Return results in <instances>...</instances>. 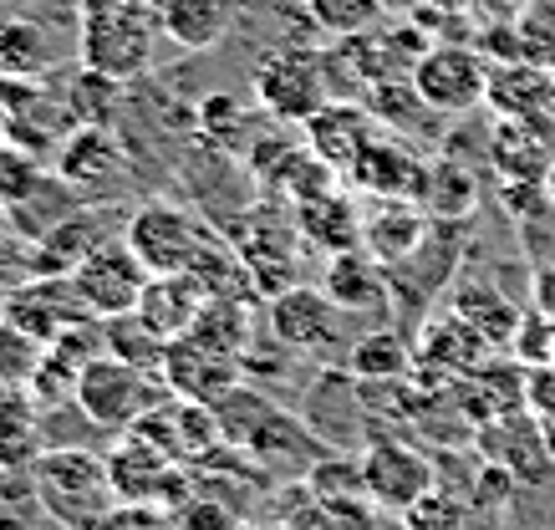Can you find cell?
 I'll list each match as a JSON object with an SVG mask.
<instances>
[{
  "mask_svg": "<svg viewBox=\"0 0 555 530\" xmlns=\"http://www.w3.org/2000/svg\"><path fill=\"white\" fill-rule=\"evenodd\" d=\"M545 199L555 205V154H551V169H545Z\"/></svg>",
  "mask_w": 555,
  "mask_h": 530,
  "instance_id": "obj_39",
  "label": "cell"
},
{
  "mask_svg": "<svg viewBox=\"0 0 555 530\" xmlns=\"http://www.w3.org/2000/svg\"><path fill=\"white\" fill-rule=\"evenodd\" d=\"M489 77L494 72L485 67V56L474 47H423V56L408 72L418 103L434 107V113H469V107H479L489 98Z\"/></svg>",
  "mask_w": 555,
  "mask_h": 530,
  "instance_id": "obj_8",
  "label": "cell"
},
{
  "mask_svg": "<svg viewBox=\"0 0 555 530\" xmlns=\"http://www.w3.org/2000/svg\"><path fill=\"white\" fill-rule=\"evenodd\" d=\"M5 122H11V103H5V77H0V143H5Z\"/></svg>",
  "mask_w": 555,
  "mask_h": 530,
  "instance_id": "obj_38",
  "label": "cell"
},
{
  "mask_svg": "<svg viewBox=\"0 0 555 530\" xmlns=\"http://www.w3.org/2000/svg\"><path fill=\"white\" fill-rule=\"evenodd\" d=\"M92 530H169V515L158 510L153 500H118Z\"/></svg>",
  "mask_w": 555,
  "mask_h": 530,
  "instance_id": "obj_35",
  "label": "cell"
},
{
  "mask_svg": "<svg viewBox=\"0 0 555 530\" xmlns=\"http://www.w3.org/2000/svg\"><path fill=\"white\" fill-rule=\"evenodd\" d=\"M306 16L317 21L326 36H367L387 16L383 0H306Z\"/></svg>",
  "mask_w": 555,
  "mask_h": 530,
  "instance_id": "obj_32",
  "label": "cell"
},
{
  "mask_svg": "<svg viewBox=\"0 0 555 530\" xmlns=\"http://www.w3.org/2000/svg\"><path fill=\"white\" fill-rule=\"evenodd\" d=\"M62 98H67V113L77 128H113V122H118V107H122V77L82 67L67 82Z\"/></svg>",
  "mask_w": 555,
  "mask_h": 530,
  "instance_id": "obj_28",
  "label": "cell"
},
{
  "mask_svg": "<svg viewBox=\"0 0 555 530\" xmlns=\"http://www.w3.org/2000/svg\"><path fill=\"white\" fill-rule=\"evenodd\" d=\"M479 490H485V495H474V505H479V510H500V505H505V495L515 490V475H509L505 464H485Z\"/></svg>",
  "mask_w": 555,
  "mask_h": 530,
  "instance_id": "obj_36",
  "label": "cell"
},
{
  "mask_svg": "<svg viewBox=\"0 0 555 530\" xmlns=\"http://www.w3.org/2000/svg\"><path fill=\"white\" fill-rule=\"evenodd\" d=\"M321 292L332 296L347 316H372V311H383L392 301V271L357 245V250H341V256L326 260Z\"/></svg>",
  "mask_w": 555,
  "mask_h": 530,
  "instance_id": "obj_16",
  "label": "cell"
},
{
  "mask_svg": "<svg viewBox=\"0 0 555 530\" xmlns=\"http://www.w3.org/2000/svg\"><path fill=\"white\" fill-rule=\"evenodd\" d=\"M347 311L332 301L326 292H311V286H291V292L270 296V337L291 352H337L347 342V326H341Z\"/></svg>",
  "mask_w": 555,
  "mask_h": 530,
  "instance_id": "obj_10",
  "label": "cell"
},
{
  "mask_svg": "<svg viewBox=\"0 0 555 530\" xmlns=\"http://www.w3.org/2000/svg\"><path fill=\"white\" fill-rule=\"evenodd\" d=\"M82 209V194L67 184V179H56V173H47L41 179V189H36L31 199H21L16 209H5L11 215V224L21 230V240L26 245H36V240L47 235V230H56L62 220H72Z\"/></svg>",
  "mask_w": 555,
  "mask_h": 530,
  "instance_id": "obj_26",
  "label": "cell"
},
{
  "mask_svg": "<svg viewBox=\"0 0 555 530\" xmlns=\"http://www.w3.org/2000/svg\"><path fill=\"white\" fill-rule=\"evenodd\" d=\"M357 464H362V490H367V500L377 510H392V515H408L438 484L434 460L418 454L413 444H403V439H377Z\"/></svg>",
  "mask_w": 555,
  "mask_h": 530,
  "instance_id": "obj_9",
  "label": "cell"
},
{
  "mask_svg": "<svg viewBox=\"0 0 555 530\" xmlns=\"http://www.w3.org/2000/svg\"><path fill=\"white\" fill-rule=\"evenodd\" d=\"M362 209L347 199V194H321V199H311V205H301V240H311L317 250H326V256H341V250H357L362 245Z\"/></svg>",
  "mask_w": 555,
  "mask_h": 530,
  "instance_id": "obj_24",
  "label": "cell"
},
{
  "mask_svg": "<svg viewBox=\"0 0 555 530\" xmlns=\"http://www.w3.org/2000/svg\"><path fill=\"white\" fill-rule=\"evenodd\" d=\"M47 179V158L21 148V143H0V209H16L21 199H31Z\"/></svg>",
  "mask_w": 555,
  "mask_h": 530,
  "instance_id": "obj_31",
  "label": "cell"
},
{
  "mask_svg": "<svg viewBox=\"0 0 555 530\" xmlns=\"http://www.w3.org/2000/svg\"><path fill=\"white\" fill-rule=\"evenodd\" d=\"M215 296L204 292V281L194 271H179V275H149V292L138 301V316L164 337V342H179L194 332V322L204 316Z\"/></svg>",
  "mask_w": 555,
  "mask_h": 530,
  "instance_id": "obj_17",
  "label": "cell"
},
{
  "mask_svg": "<svg viewBox=\"0 0 555 530\" xmlns=\"http://www.w3.org/2000/svg\"><path fill=\"white\" fill-rule=\"evenodd\" d=\"M270 530H286V526H270Z\"/></svg>",
  "mask_w": 555,
  "mask_h": 530,
  "instance_id": "obj_40",
  "label": "cell"
},
{
  "mask_svg": "<svg viewBox=\"0 0 555 530\" xmlns=\"http://www.w3.org/2000/svg\"><path fill=\"white\" fill-rule=\"evenodd\" d=\"M347 367L352 377H367V383H398V377L413 373V347H408L403 332H367L357 337L352 352H347Z\"/></svg>",
  "mask_w": 555,
  "mask_h": 530,
  "instance_id": "obj_29",
  "label": "cell"
},
{
  "mask_svg": "<svg viewBox=\"0 0 555 530\" xmlns=\"http://www.w3.org/2000/svg\"><path fill=\"white\" fill-rule=\"evenodd\" d=\"M454 311L494 347V352H500V347H515V337H520V311L509 307L505 292H494V286L479 281V275H464V281H459Z\"/></svg>",
  "mask_w": 555,
  "mask_h": 530,
  "instance_id": "obj_22",
  "label": "cell"
},
{
  "mask_svg": "<svg viewBox=\"0 0 555 530\" xmlns=\"http://www.w3.org/2000/svg\"><path fill=\"white\" fill-rule=\"evenodd\" d=\"M51 164H56V179H67L82 199L87 194H107L128 173V158H122L118 138L107 133V128H72Z\"/></svg>",
  "mask_w": 555,
  "mask_h": 530,
  "instance_id": "obj_13",
  "label": "cell"
},
{
  "mask_svg": "<svg viewBox=\"0 0 555 530\" xmlns=\"http://www.w3.org/2000/svg\"><path fill=\"white\" fill-rule=\"evenodd\" d=\"M77 409L92 428H107V434H128V428L143 418L149 409V373H138L133 362L113 358V352H98L77 373Z\"/></svg>",
  "mask_w": 555,
  "mask_h": 530,
  "instance_id": "obj_5",
  "label": "cell"
},
{
  "mask_svg": "<svg viewBox=\"0 0 555 530\" xmlns=\"http://www.w3.org/2000/svg\"><path fill=\"white\" fill-rule=\"evenodd\" d=\"M224 0H158V31L179 52H209L224 36Z\"/></svg>",
  "mask_w": 555,
  "mask_h": 530,
  "instance_id": "obj_25",
  "label": "cell"
},
{
  "mask_svg": "<svg viewBox=\"0 0 555 530\" xmlns=\"http://www.w3.org/2000/svg\"><path fill=\"white\" fill-rule=\"evenodd\" d=\"M306 128V148L321 158V164H332L337 173H347L362 158L372 138H377V118H372L367 103H326L321 113L301 122Z\"/></svg>",
  "mask_w": 555,
  "mask_h": 530,
  "instance_id": "obj_14",
  "label": "cell"
},
{
  "mask_svg": "<svg viewBox=\"0 0 555 530\" xmlns=\"http://www.w3.org/2000/svg\"><path fill=\"white\" fill-rule=\"evenodd\" d=\"M240 367H245V362L224 358V352H209V347L194 342V337H179V342H169V352H164L158 377L169 383L173 398H189V403H219L230 388H240Z\"/></svg>",
  "mask_w": 555,
  "mask_h": 530,
  "instance_id": "obj_11",
  "label": "cell"
},
{
  "mask_svg": "<svg viewBox=\"0 0 555 530\" xmlns=\"http://www.w3.org/2000/svg\"><path fill=\"white\" fill-rule=\"evenodd\" d=\"M31 484L41 510L51 520H62L67 530H92L118 505L107 454H92V449H47L31 469Z\"/></svg>",
  "mask_w": 555,
  "mask_h": 530,
  "instance_id": "obj_1",
  "label": "cell"
},
{
  "mask_svg": "<svg viewBox=\"0 0 555 530\" xmlns=\"http://www.w3.org/2000/svg\"><path fill=\"white\" fill-rule=\"evenodd\" d=\"M122 240H128V250L149 266V275H179V271H194L199 250L215 235L179 205H138L133 215H128Z\"/></svg>",
  "mask_w": 555,
  "mask_h": 530,
  "instance_id": "obj_4",
  "label": "cell"
},
{
  "mask_svg": "<svg viewBox=\"0 0 555 530\" xmlns=\"http://www.w3.org/2000/svg\"><path fill=\"white\" fill-rule=\"evenodd\" d=\"M82 322H98V316L82 307L72 275H31L26 286H11L5 307H0V326H11L16 337H26L36 347H51L62 332Z\"/></svg>",
  "mask_w": 555,
  "mask_h": 530,
  "instance_id": "obj_6",
  "label": "cell"
},
{
  "mask_svg": "<svg viewBox=\"0 0 555 530\" xmlns=\"http://www.w3.org/2000/svg\"><path fill=\"white\" fill-rule=\"evenodd\" d=\"M489 154L505 169L509 184H545V169H551L555 154V122H545V113L535 118H505L494 133H489Z\"/></svg>",
  "mask_w": 555,
  "mask_h": 530,
  "instance_id": "obj_19",
  "label": "cell"
},
{
  "mask_svg": "<svg viewBox=\"0 0 555 530\" xmlns=\"http://www.w3.org/2000/svg\"><path fill=\"white\" fill-rule=\"evenodd\" d=\"M158 0H118L82 16V67H98L107 77H138L153 62L158 41Z\"/></svg>",
  "mask_w": 555,
  "mask_h": 530,
  "instance_id": "obj_2",
  "label": "cell"
},
{
  "mask_svg": "<svg viewBox=\"0 0 555 530\" xmlns=\"http://www.w3.org/2000/svg\"><path fill=\"white\" fill-rule=\"evenodd\" d=\"M169 530H245V520L235 505H224V495H199L169 515Z\"/></svg>",
  "mask_w": 555,
  "mask_h": 530,
  "instance_id": "obj_33",
  "label": "cell"
},
{
  "mask_svg": "<svg viewBox=\"0 0 555 530\" xmlns=\"http://www.w3.org/2000/svg\"><path fill=\"white\" fill-rule=\"evenodd\" d=\"M72 286H77L82 307L98 322H113V316L138 311V301L149 292V266L128 250V240H102L98 250L72 271Z\"/></svg>",
  "mask_w": 555,
  "mask_h": 530,
  "instance_id": "obj_7",
  "label": "cell"
},
{
  "mask_svg": "<svg viewBox=\"0 0 555 530\" xmlns=\"http://www.w3.org/2000/svg\"><path fill=\"white\" fill-rule=\"evenodd\" d=\"M464 515H469V505H464L459 495H449L443 484H434V490H428V495H423L403 520L413 530H464Z\"/></svg>",
  "mask_w": 555,
  "mask_h": 530,
  "instance_id": "obj_34",
  "label": "cell"
},
{
  "mask_svg": "<svg viewBox=\"0 0 555 530\" xmlns=\"http://www.w3.org/2000/svg\"><path fill=\"white\" fill-rule=\"evenodd\" d=\"M423 173H428V164H423L408 143L377 133L367 148H362V158L347 169V179H352L357 194H372L377 205H383V199H413V205H418Z\"/></svg>",
  "mask_w": 555,
  "mask_h": 530,
  "instance_id": "obj_12",
  "label": "cell"
},
{
  "mask_svg": "<svg viewBox=\"0 0 555 530\" xmlns=\"http://www.w3.org/2000/svg\"><path fill=\"white\" fill-rule=\"evenodd\" d=\"M428 235H434V220L413 199H383V209L362 220V250L372 260H383L387 271L408 266L428 245Z\"/></svg>",
  "mask_w": 555,
  "mask_h": 530,
  "instance_id": "obj_18",
  "label": "cell"
},
{
  "mask_svg": "<svg viewBox=\"0 0 555 530\" xmlns=\"http://www.w3.org/2000/svg\"><path fill=\"white\" fill-rule=\"evenodd\" d=\"M107 475H113L118 500H153V505L169 500L173 484H184V469L138 434H128L118 449H107Z\"/></svg>",
  "mask_w": 555,
  "mask_h": 530,
  "instance_id": "obj_15",
  "label": "cell"
},
{
  "mask_svg": "<svg viewBox=\"0 0 555 530\" xmlns=\"http://www.w3.org/2000/svg\"><path fill=\"white\" fill-rule=\"evenodd\" d=\"M98 245H102L98 215L77 209L72 220H62L56 230H47V235L26 250V271L31 275H72L87 256H92V250H98Z\"/></svg>",
  "mask_w": 555,
  "mask_h": 530,
  "instance_id": "obj_21",
  "label": "cell"
},
{
  "mask_svg": "<svg viewBox=\"0 0 555 530\" xmlns=\"http://www.w3.org/2000/svg\"><path fill=\"white\" fill-rule=\"evenodd\" d=\"M418 209L438 224L469 220L474 209H479V184H474V173L464 169V164H454V158H434L428 173H423Z\"/></svg>",
  "mask_w": 555,
  "mask_h": 530,
  "instance_id": "obj_23",
  "label": "cell"
},
{
  "mask_svg": "<svg viewBox=\"0 0 555 530\" xmlns=\"http://www.w3.org/2000/svg\"><path fill=\"white\" fill-rule=\"evenodd\" d=\"M423 5H428V0H383V11H423Z\"/></svg>",
  "mask_w": 555,
  "mask_h": 530,
  "instance_id": "obj_37",
  "label": "cell"
},
{
  "mask_svg": "<svg viewBox=\"0 0 555 530\" xmlns=\"http://www.w3.org/2000/svg\"><path fill=\"white\" fill-rule=\"evenodd\" d=\"M418 358H423V367H434V373H443V377H474L494 358V347H489L459 311H449V316H438V322H423Z\"/></svg>",
  "mask_w": 555,
  "mask_h": 530,
  "instance_id": "obj_20",
  "label": "cell"
},
{
  "mask_svg": "<svg viewBox=\"0 0 555 530\" xmlns=\"http://www.w3.org/2000/svg\"><path fill=\"white\" fill-rule=\"evenodd\" d=\"M255 103L266 107V118L275 122H306L311 113L332 103V77L326 62L301 47L270 52L255 62Z\"/></svg>",
  "mask_w": 555,
  "mask_h": 530,
  "instance_id": "obj_3",
  "label": "cell"
},
{
  "mask_svg": "<svg viewBox=\"0 0 555 530\" xmlns=\"http://www.w3.org/2000/svg\"><path fill=\"white\" fill-rule=\"evenodd\" d=\"M51 36L26 16L0 21V77H21V82H36L47 77L51 67Z\"/></svg>",
  "mask_w": 555,
  "mask_h": 530,
  "instance_id": "obj_27",
  "label": "cell"
},
{
  "mask_svg": "<svg viewBox=\"0 0 555 530\" xmlns=\"http://www.w3.org/2000/svg\"><path fill=\"white\" fill-rule=\"evenodd\" d=\"M102 342H107V352L122 362H133L138 373L158 377V367H164V352H169V342L153 332L138 311H128V316H113V322H102Z\"/></svg>",
  "mask_w": 555,
  "mask_h": 530,
  "instance_id": "obj_30",
  "label": "cell"
}]
</instances>
